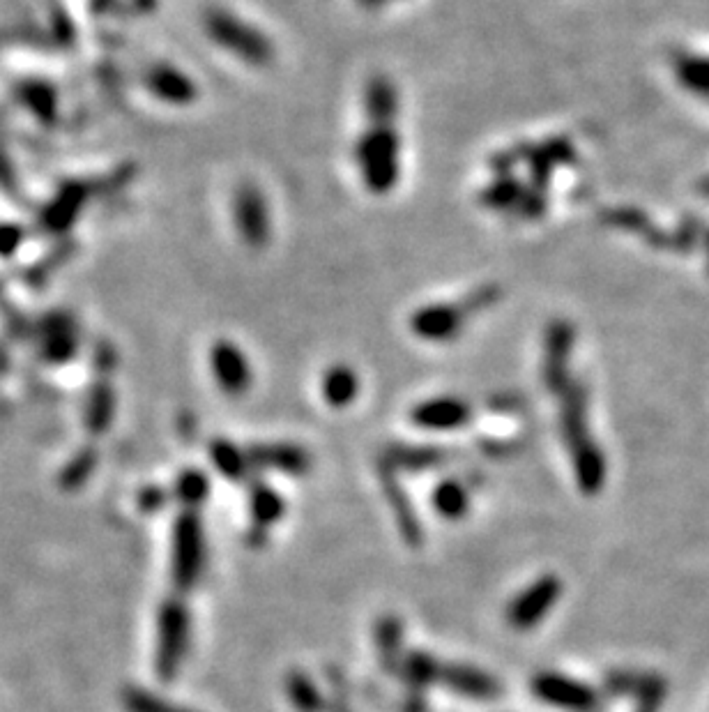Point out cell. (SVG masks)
Wrapping results in <instances>:
<instances>
[{"instance_id": "f1b7e54d", "label": "cell", "mask_w": 709, "mask_h": 712, "mask_svg": "<svg viewBox=\"0 0 709 712\" xmlns=\"http://www.w3.org/2000/svg\"><path fill=\"white\" fill-rule=\"evenodd\" d=\"M205 491H208V482H205V477L201 473H187L182 477L180 482V494L185 501L189 503H198L203 501Z\"/></svg>"}, {"instance_id": "ac0fdd59", "label": "cell", "mask_w": 709, "mask_h": 712, "mask_svg": "<svg viewBox=\"0 0 709 712\" xmlns=\"http://www.w3.org/2000/svg\"><path fill=\"white\" fill-rule=\"evenodd\" d=\"M677 77L682 79L686 88H691L693 93H709V60L682 56L677 58Z\"/></svg>"}, {"instance_id": "277c9868", "label": "cell", "mask_w": 709, "mask_h": 712, "mask_svg": "<svg viewBox=\"0 0 709 712\" xmlns=\"http://www.w3.org/2000/svg\"><path fill=\"white\" fill-rule=\"evenodd\" d=\"M235 226L242 242L251 249H261L272 236V212L265 194L256 185L245 183L238 187L233 199Z\"/></svg>"}, {"instance_id": "8fae6325", "label": "cell", "mask_w": 709, "mask_h": 712, "mask_svg": "<svg viewBox=\"0 0 709 712\" xmlns=\"http://www.w3.org/2000/svg\"><path fill=\"white\" fill-rule=\"evenodd\" d=\"M364 111L373 127H394L399 118V90L390 77L378 74L364 88Z\"/></svg>"}, {"instance_id": "5bb4252c", "label": "cell", "mask_w": 709, "mask_h": 712, "mask_svg": "<svg viewBox=\"0 0 709 712\" xmlns=\"http://www.w3.org/2000/svg\"><path fill=\"white\" fill-rule=\"evenodd\" d=\"M440 676L454 692L472 696L477 701H491L500 694V687L493 678L484 676L482 671L468 669V666H447V669L440 671Z\"/></svg>"}, {"instance_id": "d4e9b609", "label": "cell", "mask_w": 709, "mask_h": 712, "mask_svg": "<svg viewBox=\"0 0 709 712\" xmlns=\"http://www.w3.org/2000/svg\"><path fill=\"white\" fill-rule=\"evenodd\" d=\"M392 464H401L406 468H424L440 464V452L436 450H408V448H394Z\"/></svg>"}, {"instance_id": "ffe728a7", "label": "cell", "mask_w": 709, "mask_h": 712, "mask_svg": "<svg viewBox=\"0 0 709 712\" xmlns=\"http://www.w3.org/2000/svg\"><path fill=\"white\" fill-rule=\"evenodd\" d=\"M83 203V189L81 187H67L63 194L58 196L56 203L49 208L47 212V222L53 226V229H63L72 222L74 212L79 210V206Z\"/></svg>"}, {"instance_id": "d6986e66", "label": "cell", "mask_w": 709, "mask_h": 712, "mask_svg": "<svg viewBox=\"0 0 709 712\" xmlns=\"http://www.w3.org/2000/svg\"><path fill=\"white\" fill-rule=\"evenodd\" d=\"M433 503H436L442 517L459 519L465 512V507H468V494H465V489L461 487V484L445 482V484H440V487L436 489V494H433Z\"/></svg>"}, {"instance_id": "ba28073f", "label": "cell", "mask_w": 709, "mask_h": 712, "mask_svg": "<svg viewBox=\"0 0 709 712\" xmlns=\"http://www.w3.org/2000/svg\"><path fill=\"white\" fill-rule=\"evenodd\" d=\"M210 360H212V374H215L219 388L224 390L226 395L238 397L242 392L249 390L251 367L247 355L240 351L238 344L221 339V342L212 346Z\"/></svg>"}, {"instance_id": "7a4b0ae2", "label": "cell", "mask_w": 709, "mask_h": 712, "mask_svg": "<svg viewBox=\"0 0 709 712\" xmlns=\"http://www.w3.org/2000/svg\"><path fill=\"white\" fill-rule=\"evenodd\" d=\"M355 162L371 194L392 192L401 176V139L396 127H373L355 141Z\"/></svg>"}, {"instance_id": "2e32d148", "label": "cell", "mask_w": 709, "mask_h": 712, "mask_svg": "<svg viewBox=\"0 0 709 712\" xmlns=\"http://www.w3.org/2000/svg\"><path fill=\"white\" fill-rule=\"evenodd\" d=\"M360 395V376L348 365H334L323 376V397L334 408H346Z\"/></svg>"}, {"instance_id": "7402d4cb", "label": "cell", "mask_w": 709, "mask_h": 712, "mask_svg": "<svg viewBox=\"0 0 709 712\" xmlns=\"http://www.w3.org/2000/svg\"><path fill=\"white\" fill-rule=\"evenodd\" d=\"M288 689H291V699L297 708H300L302 712H316L320 708V699H318V692L314 689V685L309 683L307 678L304 676H295L291 678V685H288Z\"/></svg>"}, {"instance_id": "e0dca14e", "label": "cell", "mask_w": 709, "mask_h": 712, "mask_svg": "<svg viewBox=\"0 0 709 712\" xmlns=\"http://www.w3.org/2000/svg\"><path fill=\"white\" fill-rule=\"evenodd\" d=\"M523 192L525 185L514 178V173H495V180L489 187H484V192L479 194V201L491 210L514 212L518 203H521Z\"/></svg>"}, {"instance_id": "30bf717a", "label": "cell", "mask_w": 709, "mask_h": 712, "mask_svg": "<svg viewBox=\"0 0 709 712\" xmlns=\"http://www.w3.org/2000/svg\"><path fill=\"white\" fill-rule=\"evenodd\" d=\"M203 560V537L201 526L194 517L182 519L175 535V577L180 583H192L201 572Z\"/></svg>"}, {"instance_id": "4316f807", "label": "cell", "mask_w": 709, "mask_h": 712, "mask_svg": "<svg viewBox=\"0 0 709 712\" xmlns=\"http://www.w3.org/2000/svg\"><path fill=\"white\" fill-rule=\"evenodd\" d=\"M111 392L109 390H97V395L93 399V406H90V424L93 429H104L106 422H109L111 415Z\"/></svg>"}, {"instance_id": "7c38bea8", "label": "cell", "mask_w": 709, "mask_h": 712, "mask_svg": "<svg viewBox=\"0 0 709 712\" xmlns=\"http://www.w3.org/2000/svg\"><path fill=\"white\" fill-rule=\"evenodd\" d=\"M187 643V613L178 604L169 607L162 616V650H159V666L164 673L175 671Z\"/></svg>"}, {"instance_id": "83f0119b", "label": "cell", "mask_w": 709, "mask_h": 712, "mask_svg": "<svg viewBox=\"0 0 709 712\" xmlns=\"http://www.w3.org/2000/svg\"><path fill=\"white\" fill-rule=\"evenodd\" d=\"M127 703H129V708H132V712H187V710L173 708V706H169V703H162L157 699V696L141 694V692L129 696Z\"/></svg>"}, {"instance_id": "cb8c5ba5", "label": "cell", "mask_w": 709, "mask_h": 712, "mask_svg": "<svg viewBox=\"0 0 709 712\" xmlns=\"http://www.w3.org/2000/svg\"><path fill=\"white\" fill-rule=\"evenodd\" d=\"M436 673H438L436 662H433L431 657H426V655H413L406 662L408 683H413L415 687L433 683V676H436Z\"/></svg>"}, {"instance_id": "9c48e42d", "label": "cell", "mask_w": 709, "mask_h": 712, "mask_svg": "<svg viewBox=\"0 0 709 712\" xmlns=\"http://www.w3.org/2000/svg\"><path fill=\"white\" fill-rule=\"evenodd\" d=\"M470 415H472V408L470 404H465L463 399L436 397L415 406L413 413H410V420H413L415 427L447 431V429L463 427V424L470 420Z\"/></svg>"}, {"instance_id": "44dd1931", "label": "cell", "mask_w": 709, "mask_h": 712, "mask_svg": "<svg viewBox=\"0 0 709 712\" xmlns=\"http://www.w3.org/2000/svg\"><path fill=\"white\" fill-rule=\"evenodd\" d=\"M21 100L44 120H51L53 113H56V95L44 83H26V86H21Z\"/></svg>"}, {"instance_id": "3957f363", "label": "cell", "mask_w": 709, "mask_h": 712, "mask_svg": "<svg viewBox=\"0 0 709 712\" xmlns=\"http://www.w3.org/2000/svg\"><path fill=\"white\" fill-rule=\"evenodd\" d=\"M205 30L221 49L231 51L235 58L249 65L265 67L274 60V44L261 30L245 24L226 10H210L205 17Z\"/></svg>"}, {"instance_id": "5b68a950", "label": "cell", "mask_w": 709, "mask_h": 712, "mask_svg": "<svg viewBox=\"0 0 709 712\" xmlns=\"http://www.w3.org/2000/svg\"><path fill=\"white\" fill-rule=\"evenodd\" d=\"M576 342L574 325L558 318L546 328V358H544V381L548 390L562 392L569 381V358Z\"/></svg>"}, {"instance_id": "603a6c76", "label": "cell", "mask_w": 709, "mask_h": 712, "mask_svg": "<svg viewBox=\"0 0 709 712\" xmlns=\"http://www.w3.org/2000/svg\"><path fill=\"white\" fill-rule=\"evenodd\" d=\"M281 507L284 505H281L277 494H274V491H270V489H258L254 494V514H256V519L265 526H270L272 521L279 519Z\"/></svg>"}, {"instance_id": "4dcf8cb0", "label": "cell", "mask_w": 709, "mask_h": 712, "mask_svg": "<svg viewBox=\"0 0 709 712\" xmlns=\"http://www.w3.org/2000/svg\"><path fill=\"white\" fill-rule=\"evenodd\" d=\"M357 5L364 7V10H380V7H385L387 3H392V0H355Z\"/></svg>"}, {"instance_id": "6da1fadb", "label": "cell", "mask_w": 709, "mask_h": 712, "mask_svg": "<svg viewBox=\"0 0 709 712\" xmlns=\"http://www.w3.org/2000/svg\"><path fill=\"white\" fill-rule=\"evenodd\" d=\"M500 300L498 286H479L459 302H436L410 316V330L426 342H452L463 332L465 323L479 312H486Z\"/></svg>"}, {"instance_id": "484cf974", "label": "cell", "mask_w": 709, "mask_h": 712, "mask_svg": "<svg viewBox=\"0 0 709 712\" xmlns=\"http://www.w3.org/2000/svg\"><path fill=\"white\" fill-rule=\"evenodd\" d=\"M212 452H215V464L219 466V471L226 473L228 477L240 475L242 468H245V459H242V454L238 452V448H233V445L217 443Z\"/></svg>"}, {"instance_id": "8992f818", "label": "cell", "mask_w": 709, "mask_h": 712, "mask_svg": "<svg viewBox=\"0 0 709 712\" xmlns=\"http://www.w3.org/2000/svg\"><path fill=\"white\" fill-rule=\"evenodd\" d=\"M562 593V583L555 577H544L516 597L507 611L509 625L516 630H530L546 616Z\"/></svg>"}, {"instance_id": "f546056e", "label": "cell", "mask_w": 709, "mask_h": 712, "mask_svg": "<svg viewBox=\"0 0 709 712\" xmlns=\"http://www.w3.org/2000/svg\"><path fill=\"white\" fill-rule=\"evenodd\" d=\"M19 240L21 233L14 226H0V254H12Z\"/></svg>"}, {"instance_id": "52a82bcc", "label": "cell", "mask_w": 709, "mask_h": 712, "mask_svg": "<svg viewBox=\"0 0 709 712\" xmlns=\"http://www.w3.org/2000/svg\"><path fill=\"white\" fill-rule=\"evenodd\" d=\"M532 689L539 696V701L553 703V706L564 708V710H574V712H590L597 706V694L592 692L590 687L583 683H576V680L558 676V673H544V676H537Z\"/></svg>"}, {"instance_id": "9a60e30c", "label": "cell", "mask_w": 709, "mask_h": 712, "mask_svg": "<svg viewBox=\"0 0 709 712\" xmlns=\"http://www.w3.org/2000/svg\"><path fill=\"white\" fill-rule=\"evenodd\" d=\"M251 461L295 475L309 468V457L295 445H258V448H251Z\"/></svg>"}, {"instance_id": "4fadbf2b", "label": "cell", "mask_w": 709, "mask_h": 712, "mask_svg": "<svg viewBox=\"0 0 709 712\" xmlns=\"http://www.w3.org/2000/svg\"><path fill=\"white\" fill-rule=\"evenodd\" d=\"M148 88L164 102L192 104L198 97L196 83L171 65H159L148 74Z\"/></svg>"}]
</instances>
